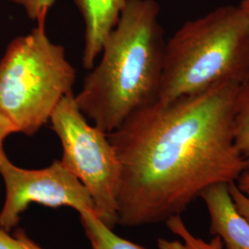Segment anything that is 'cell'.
Instances as JSON below:
<instances>
[{"label": "cell", "instance_id": "cell-1", "mask_svg": "<svg viewBox=\"0 0 249 249\" xmlns=\"http://www.w3.org/2000/svg\"><path fill=\"white\" fill-rule=\"evenodd\" d=\"M238 83L156 100L107 133L121 164L118 222L136 227L181 215L210 186L249 169L234 143Z\"/></svg>", "mask_w": 249, "mask_h": 249}, {"label": "cell", "instance_id": "cell-2", "mask_svg": "<svg viewBox=\"0 0 249 249\" xmlns=\"http://www.w3.org/2000/svg\"><path fill=\"white\" fill-rule=\"evenodd\" d=\"M159 13L155 0H127L101 61L75 96L83 115L106 133L158 99L166 44Z\"/></svg>", "mask_w": 249, "mask_h": 249}, {"label": "cell", "instance_id": "cell-3", "mask_svg": "<svg viewBox=\"0 0 249 249\" xmlns=\"http://www.w3.org/2000/svg\"><path fill=\"white\" fill-rule=\"evenodd\" d=\"M249 77V18L226 5L187 20L165 44L158 101L197 93Z\"/></svg>", "mask_w": 249, "mask_h": 249}, {"label": "cell", "instance_id": "cell-4", "mask_svg": "<svg viewBox=\"0 0 249 249\" xmlns=\"http://www.w3.org/2000/svg\"><path fill=\"white\" fill-rule=\"evenodd\" d=\"M75 69L65 47L53 44L45 23L9 44L0 61V111L18 132L33 136L48 121L61 99L73 92Z\"/></svg>", "mask_w": 249, "mask_h": 249}, {"label": "cell", "instance_id": "cell-5", "mask_svg": "<svg viewBox=\"0 0 249 249\" xmlns=\"http://www.w3.org/2000/svg\"><path fill=\"white\" fill-rule=\"evenodd\" d=\"M50 122L62 145L61 163L86 187L96 216L113 230L118 222L121 164L107 133L87 122L73 92L61 99Z\"/></svg>", "mask_w": 249, "mask_h": 249}, {"label": "cell", "instance_id": "cell-6", "mask_svg": "<svg viewBox=\"0 0 249 249\" xmlns=\"http://www.w3.org/2000/svg\"><path fill=\"white\" fill-rule=\"evenodd\" d=\"M0 175L6 186L0 227L6 231L18 225L20 215L33 202L51 208L66 206L80 214L91 212L96 215L86 187L59 160L43 169L28 170L14 165L7 157L0 162Z\"/></svg>", "mask_w": 249, "mask_h": 249}, {"label": "cell", "instance_id": "cell-7", "mask_svg": "<svg viewBox=\"0 0 249 249\" xmlns=\"http://www.w3.org/2000/svg\"><path fill=\"white\" fill-rule=\"evenodd\" d=\"M210 214V231L219 236L226 249H249V223L236 210L229 184L219 183L204 189L200 196Z\"/></svg>", "mask_w": 249, "mask_h": 249}, {"label": "cell", "instance_id": "cell-8", "mask_svg": "<svg viewBox=\"0 0 249 249\" xmlns=\"http://www.w3.org/2000/svg\"><path fill=\"white\" fill-rule=\"evenodd\" d=\"M127 0H75L85 24L83 68L90 71Z\"/></svg>", "mask_w": 249, "mask_h": 249}, {"label": "cell", "instance_id": "cell-9", "mask_svg": "<svg viewBox=\"0 0 249 249\" xmlns=\"http://www.w3.org/2000/svg\"><path fill=\"white\" fill-rule=\"evenodd\" d=\"M80 215L92 249H146L116 235L112 229L100 221L95 213L85 212Z\"/></svg>", "mask_w": 249, "mask_h": 249}, {"label": "cell", "instance_id": "cell-10", "mask_svg": "<svg viewBox=\"0 0 249 249\" xmlns=\"http://www.w3.org/2000/svg\"><path fill=\"white\" fill-rule=\"evenodd\" d=\"M234 143L249 168V77L239 85L233 114Z\"/></svg>", "mask_w": 249, "mask_h": 249}, {"label": "cell", "instance_id": "cell-11", "mask_svg": "<svg viewBox=\"0 0 249 249\" xmlns=\"http://www.w3.org/2000/svg\"><path fill=\"white\" fill-rule=\"evenodd\" d=\"M165 223L171 231L181 237L184 244L179 241L159 239L158 247L160 249H223V241L219 236L210 242L194 236L187 229L180 215L171 217Z\"/></svg>", "mask_w": 249, "mask_h": 249}, {"label": "cell", "instance_id": "cell-12", "mask_svg": "<svg viewBox=\"0 0 249 249\" xmlns=\"http://www.w3.org/2000/svg\"><path fill=\"white\" fill-rule=\"evenodd\" d=\"M0 249H45L31 240L26 232L18 228L14 234L0 227Z\"/></svg>", "mask_w": 249, "mask_h": 249}, {"label": "cell", "instance_id": "cell-13", "mask_svg": "<svg viewBox=\"0 0 249 249\" xmlns=\"http://www.w3.org/2000/svg\"><path fill=\"white\" fill-rule=\"evenodd\" d=\"M21 6L28 17L37 21V23H45L46 16L55 0H11Z\"/></svg>", "mask_w": 249, "mask_h": 249}, {"label": "cell", "instance_id": "cell-14", "mask_svg": "<svg viewBox=\"0 0 249 249\" xmlns=\"http://www.w3.org/2000/svg\"><path fill=\"white\" fill-rule=\"evenodd\" d=\"M229 191L236 210L249 223V193L242 192L235 182L229 184Z\"/></svg>", "mask_w": 249, "mask_h": 249}, {"label": "cell", "instance_id": "cell-15", "mask_svg": "<svg viewBox=\"0 0 249 249\" xmlns=\"http://www.w3.org/2000/svg\"><path fill=\"white\" fill-rule=\"evenodd\" d=\"M18 132L15 125L0 111V162L7 158L4 151V142L10 134Z\"/></svg>", "mask_w": 249, "mask_h": 249}, {"label": "cell", "instance_id": "cell-16", "mask_svg": "<svg viewBox=\"0 0 249 249\" xmlns=\"http://www.w3.org/2000/svg\"><path fill=\"white\" fill-rule=\"evenodd\" d=\"M237 187L244 193H249V168L243 172L239 178L237 179Z\"/></svg>", "mask_w": 249, "mask_h": 249}, {"label": "cell", "instance_id": "cell-17", "mask_svg": "<svg viewBox=\"0 0 249 249\" xmlns=\"http://www.w3.org/2000/svg\"><path fill=\"white\" fill-rule=\"evenodd\" d=\"M239 6L246 12V14L248 15L249 18V0H242Z\"/></svg>", "mask_w": 249, "mask_h": 249}]
</instances>
